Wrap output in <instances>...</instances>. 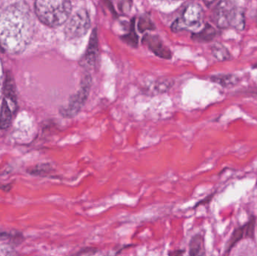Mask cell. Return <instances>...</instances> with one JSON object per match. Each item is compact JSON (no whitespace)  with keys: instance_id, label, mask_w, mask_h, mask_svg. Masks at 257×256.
I'll return each instance as SVG.
<instances>
[{"instance_id":"obj_5","label":"cell","mask_w":257,"mask_h":256,"mask_svg":"<svg viewBox=\"0 0 257 256\" xmlns=\"http://www.w3.org/2000/svg\"><path fill=\"white\" fill-rule=\"evenodd\" d=\"M90 87L91 78L90 75H86L81 81L79 90L70 98L69 104L66 107H63L60 109V114L66 118H72L75 117L85 104L90 93Z\"/></svg>"},{"instance_id":"obj_7","label":"cell","mask_w":257,"mask_h":256,"mask_svg":"<svg viewBox=\"0 0 257 256\" xmlns=\"http://www.w3.org/2000/svg\"><path fill=\"white\" fill-rule=\"evenodd\" d=\"M98 54V39L96 30L92 33L90 42H89L88 48L86 51L85 54L81 59V66H85L87 68L93 67L96 64V59Z\"/></svg>"},{"instance_id":"obj_8","label":"cell","mask_w":257,"mask_h":256,"mask_svg":"<svg viewBox=\"0 0 257 256\" xmlns=\"http://www.w3.org/2000/svg\"><path fill=\"white\" fill-rule=\"evenodd\" d=\"M149 48L157 54V56L169 58L170 57V51L163 45V42H160V39L155 36H148L145 38Z\"/></svg>"},{"instance_id":"obj_20","label":"cell","mask_w":257,"mask_h":256,"mask_svg":"<svg viewBox=\"0 0 257 256\" xmlns=\"http://www.w3.org/2000/svg\"><path fill=\"white\" fill-rule=\"evenodd\" d=\"M256 68H257V65H256Z\"/></svg>"},{"instance_id":"obj_11","label":"cell","mask_w":257,"mask_h":256,"mask_svg":"<svg viewBox=\"0 0 257 256\" xmlns=\"http://www.w3.org/2000/svg\"><path fill=\"white\" fill-rule=\"evenodd\" d=\"M211 53L218 61H227L231 59V54L227 48L220 43H216L211 47Z\"/></svg>"},{"instance_id":"obj_6","label":"cell","mask_w":257,"mask_h":256,"mask_svg":"<svg viewBox=\"0 0 257 256\" xmlns=\"http://www.w3.org/2000/svg\"><path fill=\"white\" fill-rule=\"evenodd\" d=\"M90 27V19L88 12L85 9L78 10L66 24L65 34L69 39L82 37L88 31Z\"/></svg>"},{"instance_id":"obj_12","label":"cell","mask_w":257,"mask_h":256,"mask_svg":"<svg viewBox=\"0 0 257 256\" xmlns=\"http://www.w3.org/2000/svg\"><path fill=\"white\" fill-rule=\"evenodd\" d=\"M215 36L216 30H214V27H211L209 24H207L202 31L193 36V39L197 42H210L214 39Z\"/></svg>"},{"instance_id":"obj_13","label":"cell","mask_w":257,"mask_h":256,"mask_svg":"<svg viewBox=\"0 0 257 256\" xmlns=\"http://www.w3.org/2000/svg\"><path fill=\"white\" fill-rule=\"evenodd\" d=\"M203 239L200 235L193 237L190 244V255H204Z\"/></svg>"},{"instance_id":"obj_3","label":"cell","mask_w":257,"mask_h":256,"mask_svg":"<svg viewBox=\"0 0 257 256\" xmlns=\"http://www.w3.org/2000/svg\"><path fill=\"white\" fill-rule=\"evenodd\" d=\"M214 21L220 28L234 27L244 30L245 25L244 14L238 9L234 0H220L214 11Z\"/></svg>"},{"instance_id":"obj_9","label":"cell","mask_w":257,"mask_h":256,"mask_svg":"<svg viewBox=\"0 0 257 256\" xmlns=\"http://www.w3.org/2000/svg\"><path fill=\"white\" fill-rule=\"evenodd\" d=\"M5 99L9 102V105H12L14 110L17 109V95L15 90V83L10 76H8L5 81L4 86Z\"/></svg>"},{"instance_id":"obj_18","label":"cell","mask_w":257,"mask_h":256,"mask_svg":"<svg viewBox=\"0 0 257 256\" xmlns=\"http://www.w3.org/2000/svg\"><path fill=\"white\" fill-rule=\"evenodd\" d=\"M216 0H204V3L207 6H211Z\"/></svg>"},{"instance_id":"obj_2","label":"cell","mask_w":257,"mask_h":256,"mask_svg":"<svg viewBox=\"0 0 257 256\" xmlns=\"http://www.w3.org/2000/svg\"><path fill=\"white\" fill-rule=\"evenodd\" d=\"M35 11L39 21L50 27L66 22L72 12L70 0H36Z\"/></svg>"},{"instance_id":"obj_19","label":"cell","mask_w":257,"mask_h":256,"mask_svg":"<svg viewBox=\"0 0 257 256\" xmlns=\"http://www.w3.org/2000/svg\"><path fill=\"white\" fill-rule=\"evenodd\" d=\"M183 252H172V253H169L170 255H180V254L182 253Z\"/></svg>"},{"instance_id":"obj_15","label":"cell","mask_w":257,"mask_h":256,"mask_svg":"<svg viewBox=\"0 0 257 256\" xmlns=\"http://www.w3.org/2000/svg\"><path fill=\"white\" fill-rule=\"evenodd\" d=\"M51 171V166L49 164H39L33 168L27 170L29 174L33 176H45L47 175Z\"/></svg>"},{"instance_id":"obj_14","label":"cell","mask_w":257,"mask_h":256,"mask_svg":"<svg viewBox=\"0 0 257 256\" xmlns=\"http://www.w3.org/2000/svg\"><path fill=\"white\" fill-rule=\"evenodd\" d=\"M212 81L214 82L220 84L223 87H229V86H233L234 84L238 82V78L233 75H217L212 78Z\"/></svg>"},{"instance_id":"obj_17","label":"cell","mask_w":257,"mask_h":256,"mask_svg":"<svg viewBox=\"0 0 257 256\" xmlns=\"http://www.w3.org/2000/svg\"><path fill=\"white\" fill-rule=\"evenodd\" d=\"M96 252V249H86L85 250H81L78 253H77V255H92V254H94L95 252Z\"/></svg>"},{"instance_id":"obj_1","label":"cell","mask_w":257,"mask_h":256,"mask_svg":"<svg viewBox=\"0 0 257 256\" xmlns=\"http://www.w3.org/2000/svg\"><path fill=\"white\" fill-rule=\"evenodd\" d=\"M31 10L24 3L10 5L0 13V47L10 54H20L29 46L35 28Z\"/></svg>"},{"instance_id":"obj_4","label":"cell","mask_w":257,"mask_h":256,"mask_svg":"<svg viewBox=\"0 0 257 256\" xmlns=\"http://www.w3.org/2000/svg\"><path fill=\"white\" fill-rule=\"evenodd\" d=\"M204 12L199 3L189 4L183 11L179 18L175 20L172 24L173 31L195 30L202 24L203 21Z\"/></svg>"},{"instance_id":"obj_16","label":"cell","mask_w":257,"mask_h":256,"mask_svg":"<svg viewBox=\"0 0 257 256\" xmlns=\"http://www.w3.org/2000/svg\"><path fill=\"white\" fill-rule=\"evenodd\" d=\"M22 235H21V234H18V233H15V234H12V233L7 232V231H0V240H22Z\"/></svg>"},{"instance_id":"obj_10","label":"cell","mask_w":257,"mask_h":256,"mask_svg":"<svg viewBox=\"0 0 257 256\" xmlns=\"http://www.w3.org/2000/svg\"><path fill=\"white\" fill-rule=\"evenodd\" d=\"M12 109L6 99H3L0 108V129H8L12 124Z\"/></svg>"}]
</instances>
